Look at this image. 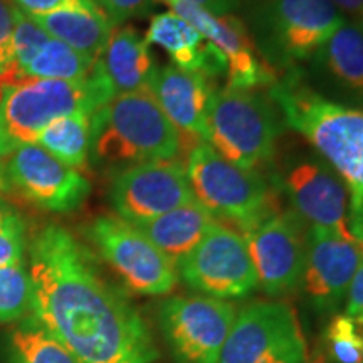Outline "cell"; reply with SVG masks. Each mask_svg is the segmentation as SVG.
Listing matches in <instances>:
<instances>
[{"instance_id": "cell-1", "label": "cell", "mask_w": 363, "mask_h": 363, "mask_svg": "<svg viewBox=\"0 0 363 363\" xmlns=\"http://www.w3.org/2000/svg\"><path fill=\"white\" fill-rule=\"evenodd\" d=\"M29 315L79 363H157L152 331L128 296L99 271L93 252L62 225L29 244Z\"/></svg>"}, {"instance_id": "cell-2", "label": "cell", "mask_w": 363, "mask_h": 363, "mask_svg": "<svg viewBox=\"0 0 363 363\" xmlns=\"http://www.w3.org/2000/svg\"><path fill=\"white\" fill-rule=\"evenodd\" d=\"M269 96L286 123L342 179L350 199V233L363 244V108L325 98L296 71L272 83Z\"/></svg>"}, {"instance_id": "cell-3", "label": "cell", "mask_w": 363, "mask_h": 363, "mask_svg": "<svg viewBox=\"0 0 363 363\" xmlns=\"http://www.w3.org/2000/svg\"><path fill=\"white\" fill-rule=\"evenodd\" d=\"M180 147L179 131L150 89L113 98L91 115L89 162L111 175L140 163L170 160Z\"/></svg>"}, {"instance_id": "cell-4", "label": "cell", "mask_w": 363, "mask_h": 363, "mask_svg": "<svg viewBox=\"0 0 363 363\" xmlns=\"http://www.w3.org/2000/svg\"><path fill=\"white\" fill-rule=\"evenodd\" d=\"M247 30L266 65L310 61L347 17L330 0H252Z\"/></svg>"}, {"instance_id": "cell-5", "label": "cell", "mask_w": 363, "mask_h": 363, "mask_svg": "<svg viewBox=\"0 0 363 363\" xmlns=\"http://www.w3.org/2000/svg\"><path fill=\"white\" fill-rule=\"evenodd\" d=\"M106 104L93 79L54 81L22 78L7 84L0 98V158L35 136L62 116L93 115Z\"/></svg>"}, {"instance_id": "cell-6", "label": "cell", "mask_w": 363, "mask_h": 363, "mask_svg": "<svg viewBox=\"0 0 363 363\" xmlns=\"http://www.w3.org/2000/svg\"><path fill=\"white\" fill-rule=\"evenodd\" d=\"M281 126L269 99L254 89H214L206 113V136L227 162L256 170L274 157Z\"/></svg>"}, {"instance_id": "cell-7", "label": "cell", "mask_w": 363, "mask_h": 363, "mask_svg": "<svg viewBox=\"0 0 363 363\" xmlns=\"http://www.w3.org/2000/svg\"><path fill=\"white\" fill-rule=\"evenodd\" d=\"M185 172L195 201L214 217L235 222L240 230L272 208L264 177L227 162L206 142L190 148Z\"/></svg>"}, {"instance_id": "cell-8", "label": "cell", "mask_w": 363, "mask_h": 363, "mask_svg": "<svg viewBox=\"0 0 363 363\" xmlns=\"http://www.w3.org/2000/svg\"><path fill=\"white\" fill-rule=\"evenodd\" d=\"M84 235L131 293L162 296L174 291L175 264L136 225L118 216H99L84 227Z\"/></svg>"}, {"instance_id": "cell-9", "label": "cell", "mask_w": 363, "mask_h": 363, "mask_svg": "<svg viewBox=\"0 0 363 363\" xmlns=\"http://www.w3.org/2000/svg\"><path fill=\"white\" fill-rule=\"evenodd\" d=\"M308 347L296 311L284 301H254L235 315L219 363H305Z\"/></svg>"}, {"instance_id": "cell-10", "label": "cell", "mask_w": 363, "mask_h": 363, "mask_svg": "<svg viewBox=\"0 0 363 363\" xmlns=\"http://www.w3.org/2000/svg\"><path fill=\"white\" fill-rule=\"evenodd\" d=\"M306 230L298 214L276 211L274 207L242 229L257 286L269 296H288L301 289Z\"/></svg>"}, {"instance_id": "cell-11", "label": "cell", "mask_w": 363, "mask_h": 363, "mask_svg": "<svg viewBox=\"0 0 363 363\" xmlns=\"http://www.w3.org/2000/svg\"><path fill=\"white\" fill-rule=\"evenodd\" d=\"M177 267L190 289L208 298L240 299L257 288L246 239L217 222Z\"/></svg>"}, {"instance_id": "cell-12", "label": "cell", "mask_w": 363, "mask_h": 363, "mask_svg": "<svg viewBox=\"0 0 363 363\" xmlns=\"http://www.w3.org/2000/svg\"><path fill=\"white\" fill-rule=\"evenodd\" d=\"M235 315L225 299L174 296L162 303L158 321L177 363H219Z\"/></svg>"}, {"instance_id": "cell-13", "label": "cell", "mask_w": 363, "mask_h": 363, "mask_svg": "<svg viewBox=\"0 0 363 363\" xmlns=\"http://www.w3.org/2000/svg\"><path fill=\"white\" fill-rule=\"evenodd\" d=\"M281 185L294 214L310 227L353 239L348 225V190L335 170L318 153H289L281 165Z\"/></svg>"}, {"instance_id": "cell-14", "label": "cell", "mask_w": 363, "mask_h": 363, "mask_svg": "<svg viewBox=\"0 0 363 363\" xmlns=\"http://www.w3.org/2000/svg\"><path fill=\"white\" fill-rule=\"evenodd\" d=\"M9 190L54 214L78 211L88 199L91 184L83 174L54 158L35 143L21 145L4 158Z\"/></svg>"}, {"instance_id": "cell-15", "label": "cell", "mask_w": 363, "mask_h": 363, "mask_svg": "<svg viewBox=\"0 0 363 363\" xmlns=\"http://www.w3.org/2000/svg\"><path fill=\"white\" fill-rule=\"evenodd\" d=\"M192 201L185 165L175 158L140 163L111 177V206L118 217L133 225H142Z\"/></svg>"}, {"instance_id": "cell-16", "label": "cell", "mask_w": 363, "mask_h": 363, "mask_svg": "<svg viewBox=\"0 0 363 363\" xmlns=\"http://www.w3.org/2000/svg\"><path fill=\"white\" fill-rule=\"evenodd\" d=\"M363 259V244L331 230H306V262L301 289L320 313H333L347 299L348 288Z\"/></svg>"}, {"instance_id": "cell-17", "label": "cell", "mask_w": 363, "mask_h": 363, "mask_svg": "<svg viewBox=\"0 0 363 363\" xmlns=\"http://www.w3.org/2000/svg\"><path fill=\"white\" fill-rule=\"evenodd\" d=\"M162 2L169 4L172 12L184 17L202 34L203 39L214 44L224 54L229 88L252 89L256 86L274 83L271 67L261 61L259 52L242 21L233 13L214 16L189 0H162Z\"/></svg>"}, {"instance_id": "cell-18", "label": "cell", "mask_w": 363, "mask_h": 363, "mask_svg": "<svg viewBox=\"0 0 363 363\" xmlns=\"http://www.w3.org/2000/svg\"><path fill=\"white\" fill-rule=\"evenodd\" d=\"M158 67L148 43L133 27H115L89 78L101 91L104 101L123 94L150 89Z\"/></svg>"}, {"instance_id": "cell-19", "label": "cell", "mask_w": 363, "mask_h": 363, "mask_svg": "<svg viewBox=\"0 0 363 363\" xmlns=\"http://www.w3.org/2000/svg\"><path fill=\"white\" fill-rule=\"evenodd\" d=\"M310 76L323 93L363 103V22L347 19L320 45Z\"/></svg>"}, {"instance_id": "cell-20", "label": "cell", "mask_w": 363, "mask_h": 363, "mask_svg": "<svg viewBox=\"0 0 363 363\" xmlns=\"http://www.w3.org/2000/svg\"><path fill=\"white\" fill-rule=\"evenodd\" d=\"M150 91L158 106L184 140L203 142L206 136V113L212 91L208 78L199 72L185 71L169 65L158 67Z\"/></svg>"}, {"instance_id": "cell-21", "label": "cell", "mask_w": 363, "mask_h": 363, "mask_svg": "<svg viewBox=\"0 0 363 363\" xmlns=\"http://www.w3.org/2000/svg\"><path fill=\"white\" fill-rule=\"evenodd\" d=\"M145 40L160 45L177 67L216 78L227 71V61L214 44L175 12H162L150 21Z\"/></svg>"}, {"instance_id": "cell-22", "label": "cell", "mask_w": 363, "mask_h": 363, "mask_svg": "<svg viewBox=\"0 0 363 363\" xmlns=\"http://www.w3.org/2000/svg\"><path fill=\"white\" fill-rule=\"evenodd\" d=\"M34 19L49 34V38L71 45L94 61L115 29L106 13L93 0H74L57 11Z\"/></svg>"}, {"instance_id": "cell-23", "label": "cell", "mask_w": 363, "mask_h": 363, "mask_svg": "<svg viewBox=\"0 0 363 363\" xmlns=\"http://www.w3.org/2000/svg\"><path fill=\"white\" fill-rule=\"evenodd\" d=\"M214 224L216 217L197 201H192L136 227L177 267L189 252L194 251V247Z\"/></svg>"}, {"instance_id": "cell-24", "label": "cell", "mask_w": 363, "mask_h": 363, "mask_svg": "<svg viewBox=\"0 0 363 363\" xmlns=\"http://www.w3.org/2000/svg\"><path fill=\"white\" fill-rule=\"evenodd\" d=\"M89 140L91 115L76 113L49 123L35 136L34 143L65 165L81 170L89 162Z\"/></svg>"}, {"instance_id": "cell-25", "label": "cell", "mask_w": 363, "mask_h": 363, "mask_svg": "<svg viewBox=\"0 0 363 363\" xmlns=\"http://www.w3.org/2000/svg\"><path fill=\"white\" fill-rule=\"evenodd\" d=\"M7 352L11 363H79L51 331L30 315L17 321L9 331Z\"/></svg>"}, {"instance_id": "cell-26", "label": "cell", "mask_w": 363, "mask_h": 363, "mask_svg": "<svg viewBox=\"0 0 363 363\" xmlns=\"http://www.w3.org/2000/svg\"><path fill=\"white\" fill-rule=\"evenodd\" d=\"M94 59L57 39H49L33 61L21 71L22 78L83 81L93 71Z\"/></svg>"}, {"instance_id": "cell-27", "label": "cell", "mask_w": 363, "mask_h": 363, "mask_svg": "<svg viewBox=\"0 0 363 363\" xmlns=\"http://www.w3.org/2000/svg\"><path fill=\"white\" fill-rule=\"evenodd\" d=\"M33 284L24 261L0 266V323H17L30 311Z\"/></svg>"}, {"instance_id": "cell-28", "label": "cell", "mask_w": 363, "mask_h": 363, "mask_svg": "<svg viewBox=\"0 0 363 363\" xmlns=\"http://www.w3.org/2000/svg\"><path fill=\"white\" fill-rule=\"evenodd\" d=\"M331 363H363V326L348 315H335L326 325L323 347Z\"/></svg>"}, {"instance_id": "cell-29", "label": "cell", "mask_w": 363, "mask_h": 363, "mask_svg": "<svg viewBox=\"0 0 363 363\" xmlns=\"http://www.w3.org/2000/svg\"><path fill=\"white\" fill-rule=\"evenodd\" d=\"M12 9V21H13V51H16V66L17 71H22L33 61L43 45L48 43L49 34L40 27L38 21L29 13L22 12L21 9Z\"/></svg>"}, {"instance_id": "cell-30", "label": "cell", "mask_w": 363, "mask_h": 363, "mask_svg": "<svg viewBox=\"0 0 363 363\" xmlns=\"http://www.w3.org/2000/svg\"><path fill=\"white\" fill-rule=\"evenodd\" d=\"M26 222L9 203L0 201V266L24 261Z\"/></svg>"}, {"instance_id": "cell-31", "label": "cell", "mask_w": 363, "mask_h": 363, "mask_svg": "<svg viewBox=\"0 0 363 363\" xmlns=\"http://www.w3.org/2000/svg\"><path fill=\"white\" fill-rule=\"evenodd\" d=\"M93 2L106 13L111 24L118 27L135 17L147 16L155 0H93Z\"/></svg>"}, {"instance_id": "cell-32", "label": "cell", "mask_w": 363, "mask_h": 363, "mask_svg": "<svg viewBox=\"0 0 363 363\" xmlns=\"http://www.w3.org/2000/svg\"><path fill=\"white\" fill-rule=\"evenodd\" d=\"M12 71H17L12 9L6 0H0V74H9Z\"/></svg>"}, {"instance_id": "cell-33", "label": "cell", "mask_w": 363, "mask_h": 363, "mask_svg": "<svg viewBox=\"0 0 363 363\" xmlns=\"http://www.w3.org/2000/svg\"><path fill=\"white\" fill-rule=\"evenodd\" d=\"M345 315L353 318L357 323L363 326V259L358 266L355 276H353L350 288H348Z\"/></svg>"}, {"instance_id": "cell-34", "label": "cell", "mask_w": 363, "mask_h": 363, "mask_svg": "<svg viewBox=\"0 0 363 363\" xmlns=\"http://www.w3.org/2000/svg\"><path fill=\"white\" fill-rule=\"evenodd\" d=\"M11 2L13 7L21 9L22 12L29 13L33 17H39L57 11V9L74 2V0H11Z\"/></svg>"}, {"instance_id": "cell-35", "label": "cell", "mask_w": 363, "mask_h": 363, "mask_svg": "<svg viewBox=\"0 0 363 363\" xmlns=\"http://www.w3.org/2000/svg\"><path fill=\"white\" fill-rule=\"evenodd\" d=\"M155 2H162V0H155ZM189 2L206 9L207 12L214 13V16H229L235 9L240 7L242 0H189Z\"/></svg>"}, {"instance_id": "cell-36", "label": "cell", "mask_w": 363, "mask_h": 363, "mask_svg": "<svg viewBox=\"0 0 363 363\" xmlns=\"http://www.w3.org/2000/svg\"><path fill=\"white\" fill-rule=\"evenodd\" d=\"M347 19L363 22V0H330Z\"/></svg>"}, {"instance_id": "cell-37", "label": "cell", "mask_w": 363, "mask_h": 363, "mask_svg": "<svg viewBox=\"0 0 363 363\" xmlns=\"http://www.w3.org/2000/svg\"><path fill=\"white\" fill-rule=\"evenodd\" d=\"M305 363H331V362L328 360V357L325 355V352L321 350V348H318V350L313 353V357L308 358Z\"/></svg>"}, {"instance_id": "cell-38", "label": "cell", "mask_w": 363, "mask_h": 363, "mask_svg": "<svg viewBox=\"0 0 363 363\" xmlns=\"http://www.w3.org/2000/svg\"><path fill=\"white\" fill-rule=\"evenodd\" d=\"M9 192V185L6 179V172H4V160L0 158V194Z\"/></svg>"}]
</instances>
